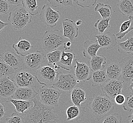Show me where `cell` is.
<instances>
[{"label": "cell", "instance_id": "cell-24", "mask_svg": "<svg viewBox=\"0 0 133 123\" xmlns=\"http://www.w3.org/2000/svg\"><path fill=\"white\" fill-rule=\"evenodd\" d=\"M133 30V16H129L128 20L123 22L120 27V31L116 34L117 39H122L125 35Z\"/></svg>", "mask_w": 133, "mask_h": 123}, {"label": "cell", "instance_id": "cell-5", "mask_svg": "<svg viewBox=\"0 0 133 123\" xmlns=\"http://www.w3.org/2000/svg\"><path fill=\"white\" fill-rule=\"evenodd\" d=\"M37 91L43 104L53 107L58 106L62 94L61 90L54 86L42 85Z\"/></svg>", "mask_w": 133, "mask_h": 123}, {"label": "cell", "instance_id": "cell-10", "mask_svg": "<svg viewBox=\"0 0 133 123\" xmlns=\"http://www.w3.org/2000/svg\"><path fill=\"white\" fill-rule=\"evenodd\" d=\"M77 83L75 74L69 72L59 74L58 80L53 86L61 91L70 92L75 88Z\"/></svg>", "mask_w": 133, "mask_h": 123}, {"label": "cell", "instance_id": "cell-35", "mask_svg": "<svg viewBox=\"0 0 133 123\" xmlns=\"http://www.w3.org/2000/svg\"><path fill=\"white\" fill-rule=\"evenodd\" d=\"M110 19L111 18L99 19L94 24V27L98 32L103 33L107 29L110 28L109 24Z\"/></svg>", "mask_w": 133, "mask_h": 123}, {"label": "cell", "instance_id": "cell-30", "mask_svg": "<svg viewBox=\"0 0 133 123\" xmlns=\"http://www.w3.org/2000/svg\"><path fill=\"white\" fill-rule=\"evenodd\" d=\"M84 108L81 107H78L74 105L68 107L66 111L67 120L71 121L79 118L83 114Z\"/></svg>", "mask_w": 133, "mask_h": 123}, {"label": "cell", "instance_id": "cell-2", "mask_svg": "<svg viewBox=\"0 0 133 123\" xmlns=\"http://www.w3.org/2000/svg\"><path fill=\"white\" fill-rule=\"evenodd\" d=\"M88 107L93 117L99 121L111 114L114 108V101L105 95L94 94Z\"/></svg>", "mask_w": 133, "mask_h": 123}, {"label": "cell", "instance_id": "cell-12", "mask_svg": "<svg viewBox=\"0 0 133 123\" xmlns=\"http://www.w3.org/2000/svg\"><path fill=\"white\" fill-rule=\"evenodd\" d=\"M17 88L14 81L9 77L0 79V99L7 102L11 99Z\"/></svg>", "mask_w": 133, "mask_h": 123}, {"label": "cell", "instance_id": "cell-11", "mask_svg": "<svg viewBox=\"0 0 133 123\" xmlns=\"http://www.w3.org/2000/svg\"><path fill=\"white\" fill-rule=\"evenodd\" d=\"M124 82L121 80H108L101 84L102 91L105 95L114 101L115 97L122 92Z\"/></svg>", "mask_w": 133, "mask_h": 123}, {"label": "cell", "instance_id": "cell-19", "mask_svg": "<svg viewBox=\"0 0 133 123\" xmlns=\"http://www.w3.org/2000/svg\"><path fill=\"white\" fill-rule=\"evenodd\" d=\"M101 47L97 40H86L83 43V55L85 58L91 60L97 56L98 51Z\"/></svg>", "mask_w": 133, "mask_h": 123}, {"label": "cell", "instance_id": "cell-40", "mask_svg": "<svg viewBox=\"0 0 133 123\" xmlns=\"http://www.w3.org/2000/svg\"><path fill=\"white\" fill-rule=\"evenodd\" d=\"M123 108L124 110L131 112L133 111V94L126 98L125 102L122 105Z\"/></svg>", "mask_w": 133, "mask_h": 123}, {"label": "cell", "instance_id": "cell-27", "mask_svg": "<svg viewBox=\"0 0 133 123\" xmlns=\"http://www.w3.org/2000/svg\"><path fill=\"white\" fill-rule=\"evenodd\" d=\"M117 47L120 53L133 56V36H128L125 41L118 43Z\"/></svg>", "mask_w": 133, "mask_h": 123}, {"label": "cell", "instance_id": "cell-33", "mask_svg": "<svg viewBox=\"0 0 133 123\" xmlns=\"http://www.w3.org/2000/svg\"><path fill=\"white\" fill-rule=\"evenodd\" d=\"M62 51L56 49L45 54V57L48 60V65H54L58 64L61 57Z\"/></svg>", "mask_w": 133, "mask_h": 123}, {"label": "cell", "instance_id": "cell-49", "mask_svg": "<svg viewBox=\"0 0 133 123\" xmlns=\"http://www.w3.org/2000/svg\"><path fill=\"white\" fill-rule=\"evenodd\" d=\"M82 23V21L81 20H78L77 22H76V24L77 26H80Z\"/></svg>", "mask_w": 133, "mask_h": 123}, {"label": "cell", "instance_id": "cell-7", "mask_svg": "<svg viewBox=\"0 0 133 123\" xmlns=\"http://www.w3.org/2000/svg\"><path fill=\"white\" fill-rule=\"evenodd\" d=\"M59 73L50 65L40 67L35 73L37 81L42 85L53 86L58 79Z\"/></svg>", "mask_w": 133, "mask_h": 123}, {"label": "cell", "instance_id": "cell-18", "mask_svg": "<svg viewBox=\"0 0 133 123\" xmlns=\"http://www.w3.org/2000/svg\"><path fill=\"white\" fill-rule=\"evenodd\" d=\"M38 95L36 88L31 87L17 88L11 99L23 100H32Z\"/></svg>", "mask_w": 133, "mask_h": 123}, {"label": "cell", "instance_id": "cell-44", "mask_svg": "<svg viewBox=\"0 0 133 123\" xmlns=\"http://www.w3.org/2000/svg\"><path fill=\"white\" fill-rule=\"evenodd\" d=\"M11 5L20 6L22 4V0H6Z\"/></svg>", "mask_w": 133, "mask_h": 123}, {"label": "cell", "instance_id": "cell-17", "mask_svg": "<svg viewBox=\"0 0 133 123\" xmlns=\"http://www.w3.org/2000/svg\"><path fill=\"white\" fill-rule=\"evenodd\" d=\"M63 36L71 41L77 38L79 35V29L75 23L71 19H65L62 21Z\"/></svg>", "mask_w": 133, "mask_h": 123}, {"label": "cell", "instance_id": "cell-29", "mask_svg": "<svg viewBox=\"0 0 133 123\" xmlns=\"http://www.w3.org/2000/svg\"><path fill=\"white\" fill-rule=\"evenodd\" d=\"M94 11L98 12L102 19L111 18L112 9L111 6L109 4L98 3L94 8Z\"/></svg>", "mask_w": 133, "mask_h": 123}, {"label": "cell", "instance_id": "cell-50", "mask_svg": "<svg viewBox=\"0 0 133 123\" xmlns=\"http://www.w3.org/2000/svg\"></svg>", "mask_w": 133, "mask_h": 123}, {"label": "cell", "instance_id": "cell-9", "mask_svg": "<svg viewBox=\"0 0 133 123\" xmlns=\"http://www.w3.org/2000/svg\"><path fill=\"white\" fill-rule=\"evenodd\" d=\"M60 18L59 11L54 10L49 4L43 6L39 15V19L46 27H56Z\"/></svg>", "mask_w": 133, "mask_h": 123}, {"label": "cell", "instance_id": "cell-14", "mask_svg": "<svg viewBox=\"0 0 133 123\" xmlns=\"http://www.w3.org/2000/svg\"><path fill=\"white\" fill-rule=\"evenodd\" d=\"M121 69V78L124 83H128L133 79V56L126 57L118 63Z\"/></svg>", "mask_w": 133, "mask_h": 123}, {"label": "cell", "instance_id": "cell-23", "mask_svg": "<svg viewBox=\"0 0 133 123\" xmlns=\"http://www.w3.org/2000/svg\"><path fill=\"white\" fill-rule=\"evenodd\" d=\"M71 99L75 105L81 107V104L86 100V92L83 88L77 87L71 91Z\"/></svg>", "mask_w": 133, "mask_h": 123}, {"label": "cell", "instance_id": "cell-42", "mask_svg": "<svg viewBox=\"0 0 133 123\" xmlns=\"http://www.w3.org/2000/svg\"><path fill=\"white\" fill-rule=\"evenodd\" d=\"M126 100L125 96L121 93L119 94L115 97L114 101L118 105H123Z\"/></svg>", "mask_w": 133, "mask_h": 123}, {"label": "cell", "instance_id": "cell-4", "mask_svg": "<svg viewBox=\"0 0 133 123\" xmlns=\"http://www.w3.org/2000/svg\"><path fill=\"white\" fill-rule=\"evenodd\" d=\"M8 21L14 30H21L32 22V15L24 6H20L10 13Z\"/></svg>", "mask_w": 133, "mask_h": 123}, {"label": "cell", "instance_id": "cell-48", "mask_svg": "<svg viewBox=\"0 0 133 123\" xmlns=\"http://www.w3.org/2000/svg\"><path fill=\"white\" fill-rule=\"evenodd\" d=\"M129 89L130 91L131 92L133 93V79L131 81L130 84L129 86Z\"/></svg>", "mask_w": 133, "mask_h": 123}, {"label": "cell", "instance_id": "cell-41", "mask_svg": "<svg viewBox=\"0 0 133 123\" xmlns=\"http://www.w3.org/2000/svg\"><path fill=\"white\" fill-rule=\"evenodd\" d=\"M10 4L6 0H0V15L8 13L10 7Z\"/></svg>", "mask_w": 133, "mask_h": 123}, {"label": "cell", "instance_id": "cell-31", "mask_svg": "<svg viewBox=\"0 0 133 123\" xmlns=\"http://www.w3.org/2000/svg\"><path fill=\"white\" fill-rule=\"evenodd\" d=\"M75 56L76 55L74 53L62 51L61 59L59 63L70 69L72 67V62L75 60Z\"/></svg>", "mask_w": 133, "mask_h": 123}, {"label": "cell", "instance_id": "cell-22", "mask_svg": "<svg viewBox=\"0 0 133 123\" xmlns=\"http://www.w3.org/2000/svg\"><path fill=\"white\" fill-rule=\"evenodd\" d=\"M108 80H120L121 78V69L118 63L109 64L105 69Z\"/></svg>", "mask_w": 133, "mask_h": 123}, {"label": "cell", "instance_id": "cell-3", "mask_svg": "<svg viewBox=\"0 0 133 123\" xmlns=\"http://www.w3.org/2000/svg\"><path fill=\"white\" fill-rule=\"evenodd\" d=\"M66 38L63 32L58 30H49L45 31L41 39L43 49L45 54L55 51L66 42Z\"/></svg>", "mask_w": 133, "mask_h": 123}, {"label": "cell", "instance_id": "cell-20", "mask_svg": "<svg viewBox=\"0 0 133 123\" xmlns=\"http://www.w3.org/2000/svg\"><path fill=\"white\" fill-rule=\"evenodd\" d=\"M32 47L33 46L28 40L22 39L21 37L19 38L18 43L12 45V48L15 50L16 53L23 57L30 53Z\"/></svg>", "mask_w": 133, "mask_h": 123}, {"label": "cell", "instance_id": "cell-16", "mask_svg": "<svg viewBox=\"0 0 133 123\" xmlns=\"http://www.w3.org/2000/svg\"><path fill=\"white\" fill-rule=\"evenodd\" d=\"M95 37L97 38V40L101 47L105 49L113 48L118 44L116 36L111 32H104L101 34L95 36Z\"/></svg>", "mask_w": 133, "mask_h": 123}, {"label": "cell", "instance_id": "cell-1", "mask_svg": "<svg viewBox=\"0 0 133 123\" xmlns=\"http://www.w3.org/2000/svg\"><path fill=\"white\" fill-rule=\"evenodd\" d=\"M34 106L24 114V123H58L54 107L43 104L35 98L32 100Z\"/></svg>", "mask_w": 133, "mask_h": 123}, {"label": "cell", "instance_id": "cell-6", "mask_svg": "<svg viewBox=\"0 0 133 123\" xmlns=\"http://www.w3.org/2000/svg\"><path fill=\"white\" fill-rule=\"evenodd\" d=\"M14 74L11 80L14 81L17 88H36L37 83H38L37 79L35 74L29 70L22 67L15 70Z\"/></svg>", "mask_w": 133, "mask_h": 123}, {"label": "cell", "instance_id": "cell-32", "mask_svg": "<svg viewBox=\"0 0 133 123\" xmlns=\"http://www.w3.org/2000/svg\"><path fill=\"white\" fill-rule=\"evenodd\" d=\"M22 4L32 16H36L38 13L39 7L37 0H22Z\"/></svg>", "mask_w": 133, "mask_h": 123}, {"label": "cell", "instance_id": "cell-28", "mask_svg": "<svg viewBox=\"0 0 133 123\" xmlns=\"http://www.w3.org/2000/svg\"><path fill=\"white\" fill-rule=\"evenodd\" d=\"M90 60V67L93 72L104 69L106 64V57L103 55H97Z\"/></svg>", "mask_w": 133, "mask_h": 123}, {"label": "cell", "instance_id": "cell-47", "mask_svg": "<svg viewBox=\"0 0 133 123\" xmlns=\"http://www.w3.org/2000/svg\"><path fill=\"white\" fill-rule=\"evenodd\" d=\"M128 120L129 121V123H133V111L131 115H129L128 117Z\"/></svg>", "mask_w": 133, "mask_h": 123}, {"label": "cell", "instance_id": "cell-45", "mask_svg": "<svg viewBox=\"0 0 133 123\" xmlns=\"http://www.w3.org/2000/svg\"><path fill=\"white\" fill-rule=\"evenodd\" d=\"M72 45V43L70 41H68L66 42H65L64 43L63 46H64V48L65 50H68L71 48V46Z\"/></svg>", "mask_w": 133, "mask_h": 123}, {"label": "cell", "instance_id": "cell-43", "mask_svg": "<svg viewBox=\"0 0 133 123\" xmlns=\"http://www.w3.org/2000/svg\"><path fill=\"white\" fill-rule=\"evenodd\" d=\"M5 115V106L3 101L0 99V121Z\"/></svg>", "mask_w": 133, "mask_h": 123}, {"label": "cell", "instance_id": "cell-26", "mask_svg": "<svg viewBox=\"0 0 133 123\" xmlns=\"http://www.w3.org/2000/svg\"><path fill=\"white\" fill-rule=\"evenodd\" d=\"M92 86L95 87L103 84L108 80L105 70H101L92 72L91 76Z\"/></svg>", "mask_w": 133, "mask_h": 123}, {"label": "cell", "instance_id": "cell-8", "mask_svg": "<svg viewBox=\"0 0 133 123\" xmlns=\"http://www.w3.org/2000/svg\"><path fill=\"white\" fill-rule=\"evenodd\" d=\"M24 63L23 68L29 70L35 75L41 65L45 62V54L41 51L30 53L24 56Z\"/></svg>", "mask_w": 133, "mask_h": 123}, {"label": "cell", "instance_id": "cell-46", "mask_svg": "<svg viewBox=\"0 0 133 123\" xmlns=\"http://www.w3.org/2000/svg\"><path fill=\"white\" fill-rule=\"evenodd\" d=\"M8 25L9 23L4 22L0 19V32H1L5 28L6 26H7Z\"/></svg>", "mask_w": 133, "mask_h": 123}, {"label": "cell", "instance_id": "cell-36", "mask_svg": "<svg viewBox=\"0 0 133 123\" xmlns=\"http://www.w3.org/2000/svg\"><path fill=\"white\" fill-rule=\"evenodd\" d=\"M122 117L118 113H113L103 118L102 123H121Z\"/></svg>", "mask_w": 133, "mask_h": 123}, {"label": "cell", "instance_id": "cell-25", "mask_svg": "<svg viewBox=\"0 0 133 123\" xmlns=\"http://www.w3.org/2000/svg\"><path fill=\"white\" fill-rule=\"evenodd\" d=\"M117 5L120 12L123 15L133 16V0H120Z\"/></svg>", "mask_w": 133, "mask_h": 123}, {"label": "cell", "instance_id": "cell-13", "mask_svg": "<svg viewBox=\"0 0 133 123\" xmlns=\"http://www.w3.org/2000/svg\"><path fill=\"white\" fill-rule=\"evenodd\" d=\"M0 57L5 63L14 70L21 68L23 66L24 57L18 55L10 49L5 50L0 55Z\"/></svg>", "mask_w": 133, "mask_h": 123}, {"label": "cell", "instance_id": "cell-34", "mask_svg": "<svg viewBox=\"0 0 133 123\" xmlns=\"http://www.w3.org/2000/svg\"><path fill=\"white\" fill-rule=\"evenodd\" d=\"M15 70L9 66L0 57V79L9 77L14 73Z\"/></svg>", "mask_w": 133, "mask_h": 123}, {"label": "cell", "instance_id": "cell-15", "mask_svg": "<svg viewBox=\"0 0 133 123\" xmlns=\"http://www.w3.org/2000/svg\"><path fill=\"white\" fill-rule=\"evenodd\" d=\"M75 61L76 65L74 66V74L78 80V83L80 81L85 82L90 80L91 78L93 72L90 66L85 63L78 61L77 59H75Z\"/></svg>", "mask_w": 133, "mask_h": 123}, {"label": "cell", "instance_id": "cell-21", "mask_svg": "<svg viewBox=\"0 0 133 123\" xmlns=\"http://www.w3.org/2000/svg\"><path fill=\"white\" fill-rule=\"evenodd\" d=\"M7 102H11L15 107L16 112L21 113L24 114L25 112L34 106V102L32 100H23L10 99Z\"/></svg>", "mask_w": 133, "mask_h": 123}, {"label": "cell", "instance_id": "cell-39", "mask_svg": "<svg viewBox=\"0 0 133 123\" xmlns=\"http://www.w3.org/2000/svg\"><path fill=\"white\" fill-rule=\"evenodd\" d=\"M77 5L82 8H90L95 5L97 0H74Z\"/></svg>", "mask_w": 133, "mask_h": 123}, {"label": "cell", "instance_id": "cell-37", "mask_svg": "<svg viewBox=\"0 0 133 123\" xmlns=\"http://www.w3.org/2000/svg\"><path fill=\"white\" fill-rule=\"evenodd\" d=\"M73 0H48L51 5L54 7L59 6L71 7L74 6Z\"/></svg>", "mask_w": 133, "mask_h": 123}, {"label": "cell", "instance_id": "cell-38", "mask_svg": "<svg viewBox=\"0 0 133 123\" xmlns=\"http://www.w3.org/2000/svg\"><path fill=\"white\" fill-rule=\"evenodd\" d=\"M5 121L6 123H24V118L14 111L10 118H6Z\"/></svg>", "mask_w": 133, "mask_h": 123}]
</instances>
